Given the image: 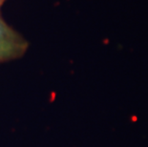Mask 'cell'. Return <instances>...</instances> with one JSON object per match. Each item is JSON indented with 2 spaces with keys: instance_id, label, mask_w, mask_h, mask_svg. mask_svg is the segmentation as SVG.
Here are the masks:
<instances>
[{
  "instance_id": "obj_1",
  "label": "cell",
  "mask_w": 148,
  "mask_h": 147,
  "mask_svg": "<svg viewBox=\"0 0 148 147\" xmlns=\"http://www.w3.org/2000/svg\"><path fill=\"white\" fill-rule=\"evenodd\" d=\"M28 46L26 39L9 26L0 14V63L21 57Z\"/></svg>"
},
{
  "instance_id": "obj_2",
  "label": "cell",
  "mask_w": 148,
  "mask_h": 147,
  "mask_svg": "<svg viewBox=\"0 0 148 147\" xmlns=\"http://www.w3.org/2000/svg\"><path fill=\"white\" fill-rule=\"evenodd\" d=\"M4 2H5V0H0V7H1V5H2Z\"/></svg>"
}]
</instances>
